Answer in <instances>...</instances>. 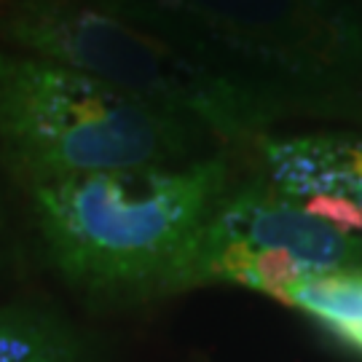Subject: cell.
I'll return each mask as SVG.
<instances>
[{
  "label": "cell",
  "mask_w": 362,
  "mask_h": 362,
  "mask_svg": "<svg viewBox=\"0 0 362 362\" xmlns=\"http://www.w3.org/2000/svg\"><path fill=\"white\" fill-rule=\"evenodd\" d=\"M49 260L97 298L167 296L212 209L228 194L223 156L94 172L27 188Z\"/></svg>",
  "instance_id": "1"
},
{
  "label": "cell",
  "mask_w": 362,
  "mask_h": 362,
  "mask_svg": "<svg viewBox=\"0 0 362 362\" xmlns=\"http://www.w3.org/2000/svg\"><path fill=\"white\" fill-rule=\"evenodd\" d=\"M3 33L16 49L73 67L226 143L258 145L279 110L164 33L105 0H6Z\"/></svg>",
  "instance_id": "2"
},
{
  "label": "cell",
  "mask_w": 362,
  "mask_h": 362,
  "mask_svg": "<svg viewBox=\"0 0 362 362\" xmlns=\"http://www.w3.org/2000/svg\"><path fill=\"white\" fill-rule=\"evenodd\" d=\"M194 124L73 67L0 52V161L27 188L191 161Z\"/></svg>",
  "instance_id": "3"
},
{
  "label": "cell",
  "mask_w": 362,
  "mask_h": 362,
  "mask_svg": "<svg viewBox=\"0 0 362 362\" xmlns=\"http://www.w3.org/2000/svg\"><path fill=\"white\" fill-rule=\"evenodd\" d=\"M209 67L287 105L346 100L362 83V25L330 0H105Z\"/></svg>",
  "instance_id": "4"
},
{
  "label": "cell",
  "mask_w": 362,
  "mask_h": 362,
  "mask_svg": "<svg viewBox=\"0 0 362 362\" xmlns=\"http://www.w3.org/2000/svg\"><path fill=\"white\" fill-rule=\"evenodd\" d=\"M362 269V242L311 215L272 182L255 180L220 199L194 239L172 293L239 285L285 303L314 274Z\"/></svg>",
  "instance_id": "5"
},
{
  "label": "cell",
  "mask_w": 362,
  "mask_h": 362,
  "mask_svg": "<svg viewBox=\"0 0 362 362\" xmlns=\"http://www.w3.org/2000/svg\"><path fill=\"white\" fill-rule=\"evenodd\" d=\"M258 148L266 167L263 180L362 242V137L266 134Z\"/></svg>",
  "instance_id": "6"
},
{
  "label": "cell",
  "mask_w": 362,
  "mask_h": 362,
  "mask_svg": "<svg viewBox=\"0 0 362 362\" xmlns=\"http://www.w3.org/2000/svg\"><path fill=\"white\" fill-rule=\"evenodd\" d=\"M285 303L314 317L325 330L362 327V269L306 276L287 290Z\"/></svg>",
  "instance_id": "7"
},
{
  "label": "cell",
  "mask_w": 362,
  "mask_h": 362,
  "mask_svg": "<svg viewBox=\"0 0 362 362\" xmlns=\"http://www.w3.org/2000/svg\"><path fill=\"white\" fill-rule=\"evenodd\" d=\"M76 344L59 322L33 309H0V362H76Z\"/></svg>",
  "instance_id": "8"
},
{
  "label": "cell",
  "mask_w": 362,
  "mask_h": 362,
  "mask_svg": "<svg viewBox=\"0 0 362 362\" xmlns=\"http://www.w3.org/2000/svg\"><path fill=\"white\" fill-rule=\"evenodd\" d=\"M327 333H333L341 344H346L349 349L362 354V327H333V330H327Z\"/></svg>",
  "instance_id": "9"
},
{
  "label": "cell",
  "mask_w": 362,
  "mask_h": 362,
  "mask_svg": "<svg viewBox=\"0 0 362 362\" xmlns=\"http://www.w3.org/2000/svg\"><path fill=\"white\" fill-rule=\"evenodd\" d=\"M0 11H3V0H0Z\"/></svg>",
  "instance_id": "10"
}]
</instances>
